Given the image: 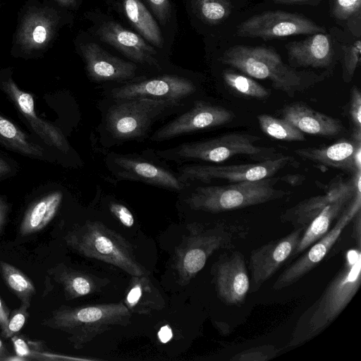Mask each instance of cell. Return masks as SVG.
<instances>
[{
    "label": "cell",
    "instance_id": "obj_1",
    "mask_svg": "<svg viewBox=\"0 0 361 361\" xmlns=\"http://www.w3.org/2000/svg\"><path fill=\"white\" fill-rule=\"evenodd\" d=\"M192 104L147 98L111 99L100 103V140L110 147L127 142L149 138L153 126L171 116L177 115Z\"/></svg>",
    "mask_w": 361,
    "mask_h": 361
},
{
    "label": "cell",
    "instance_id": "obj_2",
    "mask_svg": "<svg viewBox=\"0 0 361 361\" xmlns=\"http://www.w3.org/2000/svg\"><path fill=\"white\" fill-rule=\"evenodd\" d=\"M360 284L361 252L357 246L347 251L341 268L298 321L288 346L302 344L328 327L351 301Z\"/></svg>",
    "mask_w": 361,
    "mask_h": 361
},
{
    "label": "cell",
    "instance_id": "obj_3",
    "mask_svg": "<svg viewBox=\"0 0 361 361\" xmlns=\"http://www.w3.org/2000/svg\"><path fill=\"white\" fill-rule=\"evenodd\" d=\"M220 61L249 76L269 80L275 89L290 97L321 82L326 76L312 71H297L284 63L271 47L235 45L226 49Z\"/></svg>",
    "mask_w": 361,
    "mask_h": 361
},
{
    "label": "cell",
    "instance_id": "obj_4",
    "mask_svg": "<svg viewBox=\"0 0 361 361\" xmlns=\"http://www.w3.org/2000/svg\"><path fill=\"white\" fill-rule=\"evenodd\" d=\"M276 179L235 182L226 185L185 184L179 192L181 202L189 209L220 213L281 199L290 192L274 187Z\"/></svg>",
    "mask_w": 361,
    "mask_h": 361
},
{
    "label": "cell",
    "instance_id": "obj_5",
    "mask_svg": "<svg viewBox=\"0 0 361 361\" xmlns=\"http://www.w3.org/2000/svg\"><path fill=\"white\" fill-rule=\"evenodd\" d=\"M175 252L174 265L178 281L188 283L216 251L231 250L247 235L248 229L238 223L218 221L212 224L192 223Z\"/></svg>",
    "mask_w": 361,
    "mask_h": 361
},
{
    "label": "cell",
    "instance_id": "obj_6",
    "mask_svg": "<svg viewBox=\"0 0 361 361\" xmlns=\"http://www.w3.org/2000/svg\"><path fill=\"white\" fill-rule=\"evenodd\" d=\"M131 312L123 302L71 307L61 305L42 324L69 335L68 341L79 350L97 335L116 326L130 324Z\"/></svg>",
    "mask_w": 361,
    "mask_h": 361
},
{
    "label": "cell",
    "instance_id": "obj_7",
    "mask_svg": "<svg viewBox=\"0 0 361 361\" xmlns=\"http://www.w3.org/2000/svg\"><path fill=\"white\" fill-rule=\"evenodd\" d=\"M63 8L54 1L27 0L19 12L11 54L30 58L47 51L66 23Z\"/></svg>",
    "mask_w": 361,
    "mask_h": 361
},
{
    "label": "cell",
    "instance_id": "obj_8",
    "mask_svg": "<svg viewBox=\"0 0 361 361\" xmlns=\"http://www.w3.org/2000/svg\"><path fill=\"white\" fill-rule=\"evenodd\" d=\"M65 240L80 254L116 266L132 276L149 275L137 260L132 245L99 221H87L70 231Z\"/></svg>",
    "mask_w": 361,
    "mask_h": 361
},
{
    "label": "cell",
    "instance_id": "obj_9",
    "mask_svg": "<svg viewBox=\"0 0 361 361\" xmlns=\"http://www.w3.org/2000/svg\"><path fill=\"white\" fill-rule=\"evenodd\" d=\"M260 140L257 135L232 133L208 140L187 142L175 147L152 151L161 161L178 164L186 162L219 163L239 155L264 156L275 151L274 148L257 146Z\"/></svg>",
    "mask_w": 361,
    "mask_h": 361
},
{
    "label": "cell",
    "instance_id": "obj_10",
    "mask_svg": "<svg viewBox=\"0 0 361 361\" xmlns=\"http://www.w3.org/2000/svg\"><path fill=\"white\" fill-rule=\"evenodd\" d=\"M104 98H147L192 104L198 99V82L186 73L161 72L145 75L133 81L102 85Z\"/></svg>",
    "mask_w": 361,
    "mask_h": 361
},
{
    "label": "cell",
    "instance_id": "obj_11",
    "mask_svg": "<svg viewBox=\"0 0 361 361\" xmlns=\"http://www.w3.org/2000/svg\"><path fill=\"white\" fill-rule=\"evenodd\" d=\"M361 208L360 184L333 227L321 238L311 245L295 261L288 264L279 274L272 286V289L278 290L288 287L310 271L314 269L326 257L333 245L341 236L344 228L353 219Z\"/></svg>",
    "mask_w": 361,
    "mask_h": 361
},
{
    "label": "cell",
    "instance_id": "obj_12",
    "mask_svg": "<svg viewBox=\"0 0 361 361\" xmlns=\"http://www.w3.org/2000/svg\"><path fill=\"white\" fill-rule=\"evenodd\" d=\"M292 160L290 157L281 156L255 164L212 165L185 163L177 168V173L184 184H207L215 179H224L232 183L258 180L272 177Z\"/></svg>",
    "mask_w": 361,
    "mask_h": 361
},
{
    "label": "cell",
    "instance_id": "obj_13",
    "mask_svg": "<svg viewBox=\"0 0 361 361\" xmlns=\"http://www.w3.org/2000/svg\"><path fill=\"white\" fill-rule=\"evenodd\" d=\"M159 161V159L155 161L141 154L114 152L108 153L104 159L108 171L117 181L140 182L179 193L185 184L178 173Z\"/></svg>",
    "mask_w": 361,
    "mask_h": 361
},
{
    "label": "cell",
    "instance_id": "obj_14",
    "mask_svg": "<svg viewBox=\"0 0 361 361\" xmlns=\"http://www.w3.org/2000/svg\"><path fill=\"white\" fill-rule=\"evenodd\" d=\"M234 118L233 111L198 99L169 122L157 129L148 139L154 142L168 141L228 123Z\"/></svg>",
    "mask_w": 361,
    "mask_h": 361
},
{
    "label": "cell",
    "instance_id": "obj_15",
    "mask_svg": "<svg viewBox=\"0 0 361 361\" xmlns=\"http://www.w3.org/2000/svg\"><path fill=\"white\" fill-rule=\"evenodd\" d=\"M325 32L324 27L302 15L283 11H269L242 22L238 27L236 35L269 40Z\"/></svg>",
    "mask_w": 361,
    "mask_h": 361
},
{
    "label": "cell",
    "instance_id": "obj_16",
    "mask_svg": "<svg viewBox=\"0 0 361 361\" xmlns=\"http://www.w3.org/2000/svg\"><path fill=\"white\" fill-rule=\"evenodd\" d=\"M305 228H294L279 239L269 241L250 252L248 293L257 292L288 259H290Z\"/></svg>",
    "mask_w": 361,
    "mask_h": 361
},
{
    "label": "cell",
    "instance_id": "obj_17",
    "mask_svg": "<svg viewBox=\"0 0 361 361\" xmlns=\"http://www.w3.org/2000/svg\"><path fill=\"white\" fill-rule=\"evenodd\" d=\"M78 51L88 78L94 82L122 83L148 75L136 63L109 54L95 42L80 43Z\"/></svg>",
    "mask_w": 361,
    "mask_h": 361
},
{
    "label": "cell",
    "instance_id": "obj_18",
    "mask_svg": "<svg viewBox=\"0 0 361 361\" xmlns=\"http://www.w3.org/2000/svg\"><path fill=\"white\" fill-rule=\"evenodd\" d=\"M219 298L227 305L244 304L250 289V276L244 255L228 250L221 254L212 268Z\"/></svg>",
    "mask_w": 361,
    "mask_h": 361
},
{
    "label": "cell",
    "instance_id": "obj_19",
    "mask_svg": "<svg viewBox=\"0 0 361 361\" xmlns=\"http://www.w3.org/2000/svg\"><path fill=\"white\" fill-rule=\"evenodd\" d=\"M95 32L100 40L118 50L130 61L148 71L149 74L164 71L157 51L140 35L112 20L101 23Z\"/></svg>",
    "mask_w": 361,
    "mask_h": 361
},
{
    "label": "cell",
    "instance_id": "obj_20",
    "mask_svg": "<svg viewBox=\"0 0 361 361\" xmlns=\"http://www.w3.org/2000/svg\"><path fill=\"white\" fill-rule=\"evenodd\" d=\"M0 87L8 95L34 132L45 143L63 152L69 150V145L61 131L37 116L32 96L18 87L11 76L9 69H0Z\"/></svg>",
    "mask_w": 361,
    "mask_h": 361
},
{
    "label": "cell",
    "instance_id": "obj_21",
    "mask_svg": "<svg viewBox=\"0 0 361 361\" xmlns=\"http://www.w3.org/2000/svg\"><path fill=\"white\" fill-rule=\"evenodd\" d=\"M360 179L361 171L352 174L348 183L339 195L326 205L304 229L290 259H294L329 231L334 221L337 219L353 197L357 185L361 184Z\"/></svg>",
    "mask_w": 361,
    "mask_h": 361
},
{
    "label": "cell",
    "instance_id": "obj_22",
    "mask_svg": "<svg viewBox=\"0 0 361 361\" xmlns=\"http://www.w3.org/2000/svg\"><path fill=\"white\" fill-rule=\"evenodd\" d=\"M294 152L311 161L352 174L361 171V142L353 138L342 139L329 146L299 148Z\"/></svg>",
    "mask_w": 361,
    "mask_h": 361
},
{
    "label": "cell",
    "instance_id": "obj_23",
    "mask_svg": "<svg viewBox=\"0 0 361 361\" xmlns=\"http://www.w3.org/2000/svg\"><path fill=\"white\" fill-rule=\"evenodd\" d=\"M290 63L295 66L325 68L334 59V51L331 37L325 32L310 35L308 37L286 44Z\"/></svg>",
    "mask_w": 361,
    "mask_h": 361
},
{
    "label": "cell",
    "instance_id": "obj_24",
    "mask_svg": "<svg viewBox=\"0 0 361 361\" xmlns=\"http://www.w3.org/2000/svg\"><path fill=\"white\" fill-rule=\"evenodd\" d=\"M282 114L283 118L305 133L335 136L343 130L339 119L315 111L302 102H294L285 106Z\"/></svg>",
    "mask_w": 361,
    "mask_h": 361
},
{
    "label": "cell",
    "instance_id": "obj_25",
    "mask_svg": "<svg viewBox=\"0 0 361 361\" xmlns=\"http://www.w3.org/2000/svg\"><path fill=\"white\" fill-rule=\"evenodd\" d=\"M350 180L342 178L334 179L329 185L326 193L306 199L287 209L281 221L290 223L294 228H306L323 208L335 199Z\"/></svg>",
    "mask_w": 361,
    "mask_h": 361
},
{
    "label": "cell",
    "instance_id": "obj_26",
    "mask_svg": "<svg viewBox=\"0 0 361 361\" xmlns=\"http://www.w3.org/2000/svg\"><path fill=\"white\" fill-rule=\"evenodd\" d=\"M125 305L131 313L149 314L161 310L164 300L148 275L133 276L125 298Z\"/></svg>",
    "mask_w": 361,
    "mask_h": 361
},
{
    "label": "cell",
    "instance_id": "obj_27",
    "mask_svg": "<svg viewBox=\"0 0 361 361\" xmlns=\"http://www.w3.org/2000/svg\"><path fill=\"white\" fill-rule=\"evenodd\" d=\"M62 198L61 191H54L33 202L25 213L20 226V233L27 235L46 227L56 215Z\"/></svg>",
    "mask_w": 361,
    "mask_h": 361
},
{
    "label": "cell",
    "instance_id": "obj_28",
    "mask_svg": "<svg viewBox=\"0 0 361 361\" xmlns=\"http://www.w3.org/2000/svg\"><path fill=\"white\" fill-rule=\"evenodd\" d=\"M50 272L54 279L62 286L67 300L94 293L104 284L99 279L63 264H58Z\"/></svg>",
    "mask_w": 361,
    "mask_h": 361
},
{
    "label": "cell",
    "instance_id": "obj_29",
    "mask_svg": "<svg viewBox=\"0 0 361 361\" xmlns=\"http://www.w3.org/2000/svg\"><path fill=\"white\" fill-rule=\"evenodd\" d=\"M124 13L142 37L152 45L161 47L164 38L159 25L140 0H122Z\"/></svg>",
    "mask_w": 361,
    "mask_h": 361
},
{
    "label": "cell",
    "instance_id": "obj_30",
    "mask_svg": "<svg viewBox=\"0 0 361 361\" xmlns=\"http://www.w3.org/2000/svg\"><path fill=\"white\" fill-rule=\"evenodd\" d=\"M0 142L18 152L32 157L43 156V149L30 142L12 122L0 116Z\"/></svg>",
    "mask_w": 361,
    "mask_h": 361
},
{
    "label": "cell",
    "instance_id": "obj_31",
    "mask_svg": "<svg viewBox=\"0 0 361 361\" xmlns=\"http://www.w3.org/2000/svg\"><path fill=\"white\" fill-rule=\"evenodd\" d=\"M0 271L5 283L21 302L30 303L36 289L29 277L14 266L3 261H0Z\"/></svg>",
    "mask_w": 361,
    "mask_h": 361
},
{
    "label": "cell",
    "instance_id": "obj_32",
    "mask_svg": "<svg viewBox=\"0 0 361 361\" xmlns=\"http://www.w3.org/2000/svg\"><path fill=\"white\" fill-rule=\"evenodd\" d=\"M257 120L262 130L268 136L285 141H304L302 132L285 118L269 114H259Z\"/></svg>",
    "mask_w": 361,
    "mask_h": 361
},
{
    "label": "cell",
    "instance_id": "obj_33",
    "mask_svg": "<svg viewBox=\"0 0 361 361\" xmlns=\"http://www.w3.org/2000/svg\"><path fill=\"white\" fill-rule=\"evenodd\" d=\"M222 78L227 87L242 96L262 99L269 95L267 88L244 75L231 71H224Z\"/></svg>",
    "mask_w": 361,
    "mask_h": 361
},
{
    "label": "cell",
    "instance_id": "obj_34",
    "mask_svg": "<svg viewBox=\"0 0 361 361\" xmlns=\"http://www.w3.org/2000/svg\"><path fill=\"white\" fill-rule=\"evenodd\" d=\"M195 6L200 18L210 25L221 23L231 12L228 0H195Z\"/></svg>",
    "mask_w": 361,
    "mask_h": 361
},
{
    "label": "cell",
    "instance_id": "obj_35",
    "mask_svg": "<svg viewBox=\"0 0 361 361\" xmlns=\"http://www.w3.org/2000/svg\"><path fill=\"white\" fill-rule=\"evenodd\" d=\"M343 79L348 82L360 63L361 42L355 41L349 46L343 47Z\"/></svg>",
    "mask_w": 361,
    "mask_h": 361
},
{
    "label": "cell",
    "instance_id": "obj_36",
    "mask_svg": "<svg viewBox=\"0 0 361 361\" xmlns=\"http://www.w3.org/2000/svg\"><path fill=\"white\" fill-rule=\"evenodd\" d=\"M16 355L22 360L38 359L42 345L39 342L31 341L22 335L15 334L11 338Z\"/></svg>",
    "mask_w": 361,
    "mask_h": 361
},
{
    "label": "cell",
    "instance_id": "obj_37",
    "mask_svg": "<svg viewBox=\"0 0 361 361\" xmlns=\"http://www.w3.org/2000/svg\"><path fill=\"white\" fill-rule=\"evenodd\" d=\"M349 114L353 124L352 138L361 142V94L353 86L350 92Z\"/></svg>",
    "mask_w": 361,
    "mask_h": 361
},
{
    "label": "cell",
    "instance_id": "obj_38",
    "mask_svg": "<svg viewBox=\"0 0 361 361\" xmlns=\"http://www.w3.org/2000/svg\"><path fill=\"white\" fill-rule=\"evenodd\" d=\"M30 306V303L21 302L20 306L12 312L9 317L6 331L3 336L4 338H11L13 335L17 334L23 327L27 317H29L27 310Z\"/></svg>",
    "mask_w": 361,
    "mask_h": 361
},
{
    "label": "cell",
    "instance_id": "obj_39",
    "mask_svg": "<svg viewBox=\"0 0 361 361\" xmlns=\"http://www.w3.org/2000/svg\"><path fill=\"white\" fill-rule=\"evenodd\" d=\"M361 0H334L332 13L335 18L340 20H349L360 15Z\"/></svg>",
    "mask_w": 361,
    "mask_h": 361
},
{
    "label": "cell",
    "instance_id": "obj_40",
    "mask_svg": "<svg viewBox=\"0 0 361 361\" xmlns=\"http://www.w3.org/2000/svg\"><path fill=\"white\" fill-rule=\"evenodd\" d=\"M278 350L273 345H262L251 348L235 355L232 360H268L277 354Z\"/></svg>",
    "mask_w": 361,
    "mask_h": 361
},
{
    "label": "cell",
    "instance_id": "obj_41",
    "mask_svg": "<svg viewBox=\"0 0 361 361\" xmlns=\"http://www.w3.org/2000/svg\"><path fill=\"white\" fill-rule=\"evenodd\" d=\"M147 4L162 25H165L171 18V5L169 0H145Z\"/></svg>",
    "mask_w": 361,
    "mask_h": 361
},
{
    "label": "cell",
    "instance_id": "obj_42",
    "mask_svg": "<svg viewBox=\"0 0 361 361\" xmlns=\"http://www.w3.org/2000/svg\"><path fill=\"white\" fill-rule=\"evenodd\" d=\"M111 213L126 227H132L135 219L132 212L125 205L118 202L109 204Z\"/></svg>",
    "mask_w": 361,
    "mask_h": 361
},
{
    "label": "cell",
    "instance_id": "obj_43",
    "mask_svg": "<svg viewBox=\"0 0 361 361\" xmlns=\"http://www.w3.org/2000/svg\"><path fill=\"white\" fill-rule=\"evenodd\" d=\"M10 312L6 304L0 297V328L2 336L4 335L9 320Z\"/></svg>",
    "mask_w": 361,
    "mask_h": 361
},
{
    "label": "cell",
    "instance_id": "obj_44",
    "mask_svg": "<svg viewBox=\"0 0 361 361\" xmlns=\"http://www.w3.org/2000/svg\"><path fill=\"white\" fill-rule=\"evenodd\" d=\"M157 336L162 343L169 342L173 337V331L170 326H163L158 331Z\"/></svg>",
    "mask_w": 361,
    "mask_h": 361
},
{
    "label": "cell",
    "instance_id": "obj_45",
    "mask_svg": "<svg viewBox=\"0 0 361 361\" xmlns=\"http://www.w3.org/2000/svg\"><path fill=\"white\" fill-rule=\"evenodd\" d=\"M8 212V203L4 198L0 197V231L2 230V228L6 223Z\"/></svg>",
    "mask_w": 361,
    "mask_h": 361
},
{
    "label": "cell",
    "instance_id": "obj_46",
    "mask_svg": "<svg viewBox=\"0 0 361 361\" xmlns=\"http://www.w3.org/2000/svg\"><path fill=\"white\" fill-rule=\"evenodd\" d=\"M11 172L10 165L0 157V177Z\"/></svg>",
    "mask_w": 361,
    "mask_h": 361
},
{
    "label": "cell",
    "instance_id": "obj_47",
    "mask_svg": "<svg viewBox=\"0 0 361 361\" xmlns=\"http://www.w3.org/2000/svg\"><path fill=\"white\" fill-rule=\"evenodd\" d=\"M11 354L0 338V360H9Z\"/></svg>",
    "mask_w": 361,
    "mask_h": 361
},
{
    "label": "cell",
    "instance_id": "obj_48",
    "mask_svg": "<svg viewBox=\"0 0 361 361\" xmlns=\"http://www.w3.org/2000/svg\"><path fill=\"white\" fill-rule=\"evenodd\" d=\"M63 8H74L76 6L77 0H53Z\"/></svg>",
    "mask_w": 361,
    "mask_h": 361
},
{
    "label": "cell",
    "instance_id": "obj_49",
    "mask_svg": "<svg viewBox=\"0 0 361 361\" xmlns=\"http://www.w3.org/2000/svg\"><path fill=\"white\" fill-rule=\"evenodd\" d=\"M311 1L315 0H273V1L277 4H305Z\"/></svg>",
    "mask_w": 361,
    "mask_h": 361
},
{
    "label": "cell",
    "instance_id": "obj_50",
    "mask_svg": "<svg viewBox=\"0 0 361 361\" xmlns=\"http://www.w3.org/2000/svg\"><path fill=\"white\" fill-rule=\"evenodd\" d=\"M300 176H292L291 178L283 177L281 180H286V182H288L290 183H292V185H294V183H297L298 184H299L298 183L300 182Z\"/></svg>",
    "mask_w": 361,
    "mask_h": 361
}]
</instances>
